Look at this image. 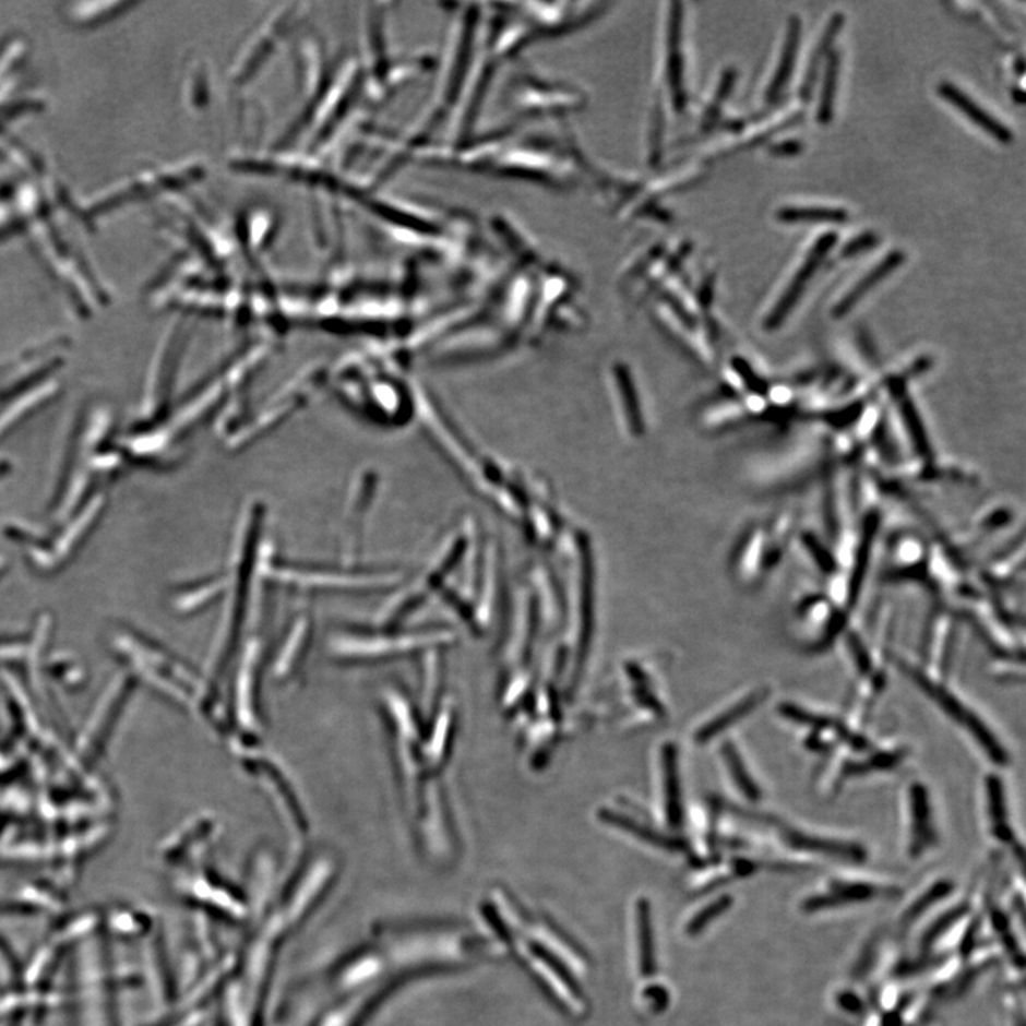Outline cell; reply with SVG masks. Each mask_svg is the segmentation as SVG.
<instances>
[{"instance_id":"4","label":"cell","mask_w":1026,"mask_h":1026,"mask_svg":"<svg viewBox=\"0 0 1026 1026\" xmlns=\"http://www.w3.org/2000/svg\"><path fill=\"white\" fill-rule=\"evenodd\" d=\"M898 811L904 855L908 860L921 861L941 844L935 800L926 780L911 777L904 782Z\"/></svg>"},{"instance_id":"20","label":"cell","mask_w":1026,"mask_h":1026,"mask_svg":"<svg viewBox=\"0 0 1026 1026\" xmlns=\"http://www.w3.org/2000/svg\"><path fill=\"white\" fill-rule=\"evenodd\" d=\"M778 222L796 223H830L843 224L848 222V212L836 207H783L776 213Z\"/></svg>"},{"instance_id":"24","label":"cell","mask_w":1026,"mask_h":1026,"mask_svg":"<svg viewBox=\"0 0 1026 1026\" xmlns=\"http://www.w3.org/2000/svg\"><path fill=\"white\" fill-rule=\"evenodd\" d=\"M730 904L731 898L729 897H721L716 899L715 903L708 904V907L703 908L702 911L699 912L692 921H690L688 931H701L702 928L706 926V922L712 921L713 918H716L717 916H720L721 911H725V909L729 907Z\"/></svg>"},{"instance_id":"11","label":"cell","mask_w":1026,"mask_h":1026,"mask_svg":"<svg viewBox=\"0 0 1026 1026\" xmlns=\"http://www.w3.org/2000/svg\"><path fill=\"white\" fill-rule=\"evenodd\" d=\"M838 235L837 232H825V235L819 237L818 241L814 242V246L811 247L809 254L806 255L803 264L799 269V272L795 275V278L791 279L790 284L786 288V291L783 293L780 300L777 305L774 306L772 312H770L766 325L768 329H774L785 321L786 317L790 314L792 308L797 305V301L800 300L801 294L804 293L807 283L813 278L815 272H818L821 263L825 260V256L830 253V250L837 244Z\"/></svg>"},{"instance_id":"28","label":"cell","mask_w":1026,"mask_h":1026,"mask_svg":"<svg viewBox=\"0 0 1026 1026\" xmlns=\"http://www.w3.org/2000/svg\"><path fill=\"white\" fill-rule=\"evenodd\" d=\"M1016 69H1018L1019 74H1024V72H1025V70H1024V69H1025V63H1024V59H1023V58L1019 59V63H1018V67H1016Z\"/></svg>"},{"instance_id":"19","label":"cell","mask_w":1026,"mask_h":1026,"mask_svg":"<svg viewBox=\"0 0 1026 1026\" xmlns=\"http://www.w3.org/2000/svg\"><path fill=\"white\" fill-rule=\"evenodd\" d=\"M839 76V53L837 50L830 51L827 63H825L823 74V85H821L820 100L818 106V121L820 124H828L834 118V105H836L837 87Z\"/></svg>"},{"instance_id":"27","label":"cell","mask_w":1026,"mask_h":1026,"mask_svg":"<svg viewBox=\"0 0 1026 1026\" xmlns=\"http://www.w3.org/2000/svg\"><path fill=\"white\" fill-rule=\"evenodd\" d=\"M1012 99H1014L1015 103H1018V105H1023L1025 100L1024 88H1014V91H1012Z\"/></svg>"},{"instance_id":"8","label":"cell","mask_w":1026,"mask_h":1026,"mask_svg":"<svg viewBox=\"0 0 1026 1026\" xmlns=\"http://www.w3.org/2000/svg\"><path fill=\"white\" fill-rule=\"evenodd\" d=\"M958 612L939 608L928 619L921 641V669L932 679L950 682L958 655L961 624Z\"/></svg>"},{"instance_id":"15","label":"cell","mask_w":1026,"mask_h":1026,"mask_svg":"<svg viewBox=\"0 0 1026 1026\" xmlns=\"http://www.w3.org/2000/svg\"><path fill=\"white\" fill-rule=\"evenodd\" d=\"M904 261H906V254L903 250L891 251L846 294V297H843V300L834 308V315H846L867 293L871 291L884 278H887L891 273H894L899 265H903Z\"/></svg>"},{"instance_id":"25","label":"cell","mask_w":1026,"mask_h":1026,"mask_svg":"<svg viewBox=\"0 0 1026 1026\" xmlns=\"http://www.w3.org/2000/svg\"><path fill=\"white\" fill-rule=\"evenodd\" d=\"M876 241H879V237H876L875 232H862V235L855 237V239H851L843 247L842 256H844V259H852V256L866 253V251L871 250L872 247L876 244Z\"/></svg>"},{"instance_id":"21","label":"cell","mask_w":1026,"mask_h":1026,"mask_svg":"<svg viewBox=\"0 0 1026 1026\" xmlns=\"http://www.w3.org/2000/svg\"><path fill=\"white\" fill-rule=\"evenodd\" d=\"M736 81L737 70L735 68H727L721 74L720 83H718L712 105L708 106L706 114H704V123H712V121L717 118L718 114H720L723 105H725V102L729 99L731 92H733Z\"/></svg>"},{"instance_id":"22","label":"cell","mask_w":1026,"mask_h":1026,"mask_svg":"<svg viewBox=\"0 0 1026 1026\" xmlns=\"http://www.w3.org/2000/svg\"><path fill=\"white\" fill-rule=\"evenodd\" d=\"M990 673L1001 684H1024L1025 669L1021 660H992Z\"/></svg>"},{"instance_id":"9","label":"cell","mask_w":1026,"mask_h":1026,"mask_svg":"<svg viewBox=\"0 0 1026 1026\" xmlns=\"http://www.w3.org/2000/svg\"><path fill=\"white\" fill-rule=\"evenodd\" d=\"M979 807L983 833L995 846L1010 848L1023 866L1024 843L1011 821L1009 792L1000 770L990 768L979 786Z\"/></svg>"},{"instance_id":"14","label":"cell","mask_w":1026,"mask_h":1026,"mask_svg":"<svg viewBox=\"0 0 1026 1026\" xmlns=\"http://www.w3.org/2000/svg\"><path fill=\"white\" fill-rule=\"evenodd\" d=\"M939 95L942 99L953 105L955 109H958L961 114L965 115V118H968L973 123L977 124L979 129H982L983 132L990 134L993 139L998 140L1000 143H1011L1012 142V132L1002 121L998 120L995 116H992L990 111L983 109L982 106H979L977 102L969 97L967 93L955 86L954 83L942 82L939 86Z\"/></svg>"},{"instance_id":"10","label":"cell","mask_w":1026,"mask_h":1026,"mask_svg":"<svg viewBox=\"0 0 1026 1026\" xmlns=\"http://www.w3.org/2000/svg\"><path fill=\"white\" fill-rule=\"evenodd\" d=\"M773 688L768 683L753 685L726 704L725 707L708 717L694 733L697 743H711L717 736L725 733L745 718L754 715L759 708L773 697Z\"/></svg>"},{"instance_id":"1","label":"cell","mask_w":1026,"mask_h":1026,"mask_svg":"<svg viewBox=\"0 0 1026 1026\" xmlns=\"http://www.w3.org/2000/svg\"><path fill=\"white\" fill-rule=\"evenodd\" d=\"M893 666L928 699V702L934 704L936 711L946 717L951 725L957 727L961 733L971 741L973 748L978 750L992 768L1002 772L1010 767L1012 755L1004 739L998 733L992 723L987 720V717L951 684V680L941 682V680L932 679L917 661L906 656L895 655V653Z\"/></svg>"},{"instance_id":"23","label":"cell","mask_w":1026,"mask_h":1026,"mask_svg":"<svg viewBox=\"0 0 1026 1026\" xmlns=\"http://www.w3.org/2000/svg\"><path fill=\"white\" fill-rule=\"evenodd\" d=\"M639 912H641V920H639L641 923V971L643 975H649L655 968V959H653L652 928L646 904L639 908Z\"/></svg>"},{"instance_id":"17","label":"cell","mask_w":1026,"mask_h":1026,"mask_svg":"<svg viewBox=\"0 0 1026 1026\" xmlns=\"http://www.w3.org/2000/svg\"><path fill=\"white\" fill-rule=\"evenodd\" d=\"M953 891V881L944 879V876L931 881L930 884H927L926 887H922L909 899L911 903H908L906 908L903 909V914L898 918V927L907 930L922 914H926L928 909L935 906L936 902L949 898Z\"/></svg>"},{"instance_id":"7","label":"cell","mask_w":1026,"mask_h":1026,"mask_svg":"<svg viewBox=\"0 0 1026 1026\" xmlns=\"http://www.w3.org/2000/svg\"><path fill=\"white\" fill-rule=\"evenodd\" d=\"M777 716L800 735L807 752L824 757L846 743L852 735L842 715L820 711L799 702L785 701L776 706Z\"/></svg>"},{"instance_id":"13","label":"cell","mask_w":1026,"mask_h":1026,"mask_svg":"<svg viewBox=\"0 0 1026 1026\" xmlns=\"http://www.w3.org/2000/svg\"><path fill=\"white\" fill-rule=\"evenodd\" d=\"M535 83H530L528 86V92L520 91L515 96H511V100L515 103L521 110L532 111V114H538V111H561V109H569V107L575 105H581L583 102V96L576 95V93L569 92V87H563L559 83L553 82H544V79L536 77Z\"/></svg>"},{"instance_id":"5","label":"cell","mask_w":1026,"mask_h":1026,"mask_svg":"<svg viewBox=\"0 0 1026 1026\" xmlns=\"http://www.w3.org/2000/svg\"><path fill=\"white\" fill-rule=\"evenodd\" d=\"M897 885L872 876L836 874L828 876L801 899V911L813 916L830 909L847 908L897 897Z\"/></svg>"},{"instance_id":"12","label":"cell","mask_w":1026,"mask_h":1026,"mask_svg":"<svg viewBox=\"0 0 1026 1026\" xmlns=\"http://www.w3.org/2000/svg\"><path fill=\"white\" fill-rule=\"evenodd\" d=\"M720 760L726 777L729 778L731 787L740 799L749 807H753V810L759 809L766 797V791L755 776L752 764L749 763L743 750L735 740H726L721 744Z\"/></svg>"},{"instance_id":"2","label":"cell","mask_w":1026,"mask_h":1026,"mask_svg":"<svg viewBox=\"0 0 1026 1026\" xmlns=\"http://www.w3.org/2000/svg\"><path fill=\"white\" fill-rule=\"evenodd\" d=\"M911 754V745L898 737L874 739L869 731L852 735L834 752L821 757L813 777L814 791L821 799H836L857 778L898 772Z\"/></svg>"},{"instance_id":"6","label":"cell","mask_w":1026,"mask_h":1026,"mask_svg":"<svg viewBox=\"0 0 1026 1026\" xmlns=\"http://www.w3.org/2000/svg\"><path fill=\"white\" fill-rule=\"evenodd\" d=\"M796 624L800 649L820 656L838 645L851 624V615L839 609L828 596H807L797 606Z\"/></svg>"},{"instance_id":"18","label":"cell","mask_w":1026,"mask_h":1026,"mask_svg":"<svg viewBox=\"0 0 1026 1026\" xmlns=\"http://www.w3.org/2000/svg\"><path fill=\"white\" fill-rule=\"evenodd\" d=\"M844 22H846V16L837 12L830 17L827 25H825L823 35H821L819 44L815 46L813 55H811L809 67H807L806 70L803 86H801V96H803L804 99H809L811 93H813L821 62H823V59L827 58L830 51H832V46L834 41H836L839 31H842Z\"/></svg>"},{"instance_id":"26","label":"cell","mask_w":1026,"mask_h":1026,"mask_svg":"<svg viewBox=\"0 0 1026 1026\" xmlns=\"http://www.w3.org/2000/svg\"><path fill=\"white\" fill-rule=\"evenodd\" d=\"M768 151L777 157L796 156L803 151V143L800 140H783L780 143L772 144Z\"/></svg>"},{"instance_id":"16","label":"cell","mask_w":1026,"mask_h":1026,"mask_svg":"<svg viewBox=\"0 0 1026 1026\" xmlns=\"http://www.w3.org/2000/svg\"><path fill=\"white\" fill-rule=\"evenodd\" d=\"M801 41V19L799 16H791L790 21L787 23V31L785 37V45H783V50L780 55V62L772 82L767 87V99L774 100L780 96V93L785 91V87L790 82L792 72H795L797 53L800 50Z\"/></svg>"},{"instance_id":"3","label":"cell","mask_w":1026,"mask_h":1026,"mask_svg":"<svg viewBox=\"0 0 1026 1026\" xmlns=\"http://www.w3.org/2000/svg\"><path fill=\"white\" fill-rule=\"evenodd\" d=\"M745 818L763 830L764 842L773 843L777 855L786 852L788 858L807 867L813 866L815 860L856 866L869 860V850L855 838L823 832L759 809L745 811Z\"/></svg>"}]
</instances>
